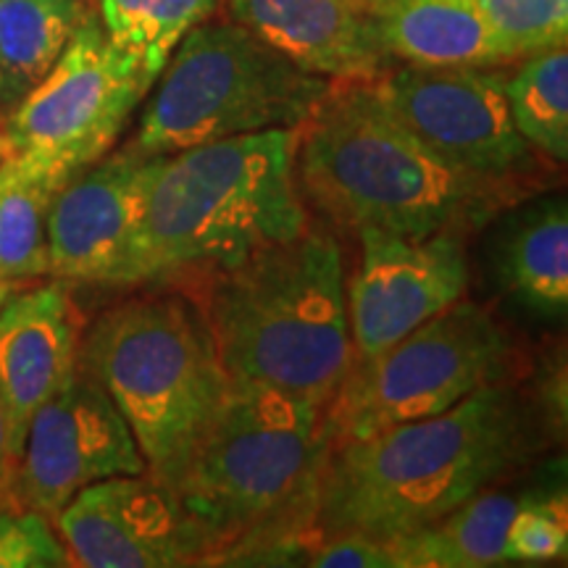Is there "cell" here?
<instances>
[{
  "instance_id": "cell-4",
  "label": "cell",
  "mask_w": 568,
  "mask_h": 568,
  "mask_svg": "<svg viewBox=\"0 0 568 568\" xmlns=\"http://www.w3.org/2000/svg\"><path fill=\"white\" fill-rule=\"evenodd\" d=\"M203 316L230 379L326 408L353 366L343 247L311 226L211 274Z\"/></svg>"
},
{
  "instance_id": "cell-30",
  "label": "cell",
  "mask_w": 568,
  "mask_h": 568,
  "mask_svg": "<svg viewBox=\"0 0 568 568\" xmlns=\"http://www.w3.org/2000/svg\"><path fill=\"white\" fill-rule=\"evenodd\" d=\"M3 155H6V138L3 132H0V161H3Z\"/></svg>"
},
{
  "instance_id": "cell-2",
  "label": "cell",
  "mask_w": 568,
  "mask_h": 568,
  "mask_svg": "<svg viewBox=\"0 0 568 568\" xmlns=\"http://www.w3.org/2000/svg\"><path fill=\"white\" fill-rule=\"evenodd\" d=\"M301 197L339 230L406 237L471 232L521 187L468 176L437 159L379 101L372 82H332L297 130Z\"/></svg>"
},
{
  "instance_id": "cell-24",
  "label": "cell",
  "mask_w": 568,
  "mask_h": 568,
  "mask_svg": "<svg viewBox=\"0 0 568 568\" xmlns=\"http://www.w3.org/2000/svg\"><path fill=\"white\" fill-rule=\"evenodd\" d=\"M508 63L568 40V0H479Z\"/></svg>"
},
{
  "instance_id": "cell-21",
  "label": "cell",
  "mask_w": 568,
  "mask_h": 568,
  "mask_svg": "<svg viewBox=\"0 0 568 568\" xmlns=\"http://www.w3.org/2000/svg\"><path fill=\"white\" fill-rule=\"evenodd\" d=\"M61 187L21 155L0 161V276L9 282L48 274V213Z\"/></svg>"
},
{
  "instance_id": "cell-22",
  "label": "cell",
  "mask_w": 568,
  "mask_h": 568,
  "mask_svg": "<svg viewBox=\"0 0 568 568\" xmlns=\"http://www.w3.org/2000/svg\"><path fill=\"white\" fill-rule=\"evenodd\" d=\"M101 27L119 51L155 84L184 34L216 11L219 0H98Z\"/></svg>"
},
{
  "instance_id": "cell-11",
  "label": "cell",
  "mask_w": 568,
  "mask_h": 568,
  "mask_svg": "<svg viewBox=\"0 0 568 568\" xmlns=\"http://www.w3.org/2000/svg\"><path fill=\"white\" fill-rule=\"evenodd\" d=\"M148 474L138 439L109 393L80 366L32 416L9 487L19 508L53 521L80 489Z\"/></svg>"
},
{
  "instance_id": "cell-7",
  "label": "cell",
  "mask_w": 568,
  "mask_h": 568,
  "mask_svg": "<svg viewBox=\"0 0 568 568\" xmlns=\"http://www.w3.org/2000/svg\"><path fill=\"white\" fill-rule=\"evenodd\" d=\"M159 77L130 145L145 155L251 132L301 130L332 84L234 21L193 27Z\"/></svg>"
},
{
  "instance_id": "cell-9",
  "label": "cell",
  "mask_w": 568,
  "mask_h": 568,
  "mask_svg": "<svg viewBox=\"0 0 568 568\" xmlns=\"http://www.w3.org/2000/svg\"><path fill=\"white\" fill-rule=\"evenodd\" d=\"M151 88L101 21L84 17L53 69L13 109L6 153L67 184L111 153Z\"/></svg>"
},
{
  "instance_id": "cell-26",
  "label": "cell",
  "mask_w": 568,
  "mask_h": 568,
  "mask_svg": "<svg viewBox=\"0 0 568 568\" xmlns=\"http://www.w3.org/2000/svg\"><path fill=\"white\" fill-rule=\"evenodd\" d=\"M71 566L69 550L38 510H0V568H61Z\"/></svg>"
},
{
  "instance_id": "cell-15",
  "label": "cell",
  "mask_w": 568,
  "mask_h": 568,
  "mask_svg": "<svg viewBox=\"0 0 568 568\" xmlns=\"http://www.w3.org/2000/svg\"><path fill=\"white\" fill-rule=\"evenodd\" d=\"M80 311L61 280L0 305V400L17 460L32 416L80 368Z\"/></svg>"
},
{
  "instance_id": "cell-12",
  "label": "cell",
  "mask_w": 568,
  "mask_h": 568,
  "mask_svg": "<svg viewBox=\"0 0 568 568\" xmlns=\"http://www.w3.org/2000/svg\"><path fill=\"white\" fill-rule=\"evenodd\" d=\"M355 234L361 258L347 282L353 361L387 351L466 295L464 232L406 237L364 226Z\"/></svg>"
},
{
  "instance_id": "cell-5",
  "label": "cell",
  "mask_w": 568,
  "mask_h": 568,
  "mask_svg": "<svg viewBox=\"0 0 568 568\" xmlns=\"http://www.w3.org/2000/svg\"><path fill=\"white\" fill-rule=\"evenodd\" d=\"M326 453L322 406L230 379L174 493L211 537L213 552L303 535L314 527V493Z\"/></svg>"
},
{
  "instance_id": "cell-16",
  "label": "cell",
  "mask_w": 568,
  "mask_h": 568,
  "mask_svg": "<svg viewBox=\"0 0 568 568\" xmlns=\"http://www.w3.org/2000/svg\"><path fill=\"white\" fill-rule=\"evenodd\" d=\"M234 24L329 82H372L395 67L368 0H226Z\"/></svg>"
},
{
  "instance_id": "cell-14",
  "label": "cell",
  "mask_w": 568,
  "mask_h": 568,
  "mask_svg": "<svg viewBox=\"0 0 568 568\" xmlns=\"http://www.w3.org/2000/svg\"><path fill=\"white\" fill-rule=\"evenodd\" d=\"M155 161L159 155L126 145L63 184L48 213V274L61 282L132 284Z\"/></svg>"
},
{
  "instance_id": "cell-13",
  "label": "cell",
  "mask_w": 568,
  "mask_h": 568,
  "mask_svg": "<svg viewBox=\"0 0 568 568\" xmlns=\"http://www.w3.org/2000/svg\"><path fill=\"white\" fill-rule=\"evenodd\" d=\"M71 566L172 568L201 564L211 537L174 489L151 474L111 477L80 489L53 518Z\"/></svg>"
},
{
  "instance_id": "cell-25",
  "label": "cell",
  "mask_w": 568,
  "mask_h": 568,
  "mask_svg": "<svg viewBox=\"0 0 568 568\" xmlns=\"http://www.w3.org/2000/svg\"><path fill=\"white\" fill-rule=\"evenodd\" d=\"M566 497H521L503 542L506 564H550L566 558Z\"/></svg>"
},
{
  "instance_id": "cell-17",
  "label": "cell",
  "mask_w": 568,
  "mask_h": 568,
  "mask_svg": "<svg viewBox=\"0 0 568 568\" xmlns=\"http://www.w3.org/2000/svg\"><path fill=\"white\" fill-rule=\"evenodd\" d=\"M382 48L410 67H506L479 0H368Z\"/></svg>"
},
{
  "instance_id": "cell-1",
  "label": "cell",
  "mask_w": 568,
  "mask_h": 568,
  "mask_svg": "<svg viewBox=\"0 0 568 568\" xmlns=\"http://www.w3.org/2000/svg\"><path fill=\"white\" fill-rule=\"evenodd\" d=\"M524 453L521 406L497 382L445 414L332 445L316 481L314 527L393 542L493 487Z\"/></svg>"
},
{
  "instance_id": "cell-18",
  "label": "cell",
  "mask_w": 568,
  "mask_h": 568,
  "mask_svg": "<svg viewBox=\"0 0 568 568\" xmlns=\"http://www.w3.org/2000/svg\"><path fill=\"white\" fill-rule=\"evenodd\" d=\"M497 284L539 318L568 308V211L564 197L531 205L503 226L493 258Z\"/></svg>"
},
{
  "instance_id": "cell-20",
  "label": "cell",
  "mask_w": 568,
  "mask_h": 568,
  "mask_svg": "<svg viewBox=\"0 0 568 568\" xmlns=\"http://www.w3.org/2000/svg\"><path fill=\"white\" fill-rule=\"evenodd\" d=\"M84 13L77 0H0V101H21L38 84Z\"/></svg>"
},
{
  "instance_id": "cell-23",
  "label": "cell",
  "mask_w": 568,
  "mask_h": 568,
  "mask_svg": "<svg viewBox=\"0 0 568 568\" xmlns=\"http://www.w3.org/2000/svg\"><path fill=\"white\" fill-rule=\"evenodd\" d=\"M510 122L535 153L564 163L568 159V51L552 48L521 59L506 77Z\"/></svg>"
},
{
  "instance_id": "cell-3",
  "label": "cell",
  "mask_w": 568,
  "mask_h": 568,
  "mask_svg": "<svg viewBox=\"0 0 568 568\" xmlns=\"http://www.w3.org/2000/svg\"><path fill=\"white\" fill-rule=\"evenodd\" d=\"M295 151L297 130H266L159 155L132 284L226 272L308 230Z\"/></svg>"
},
{
  "instance_id": "cell-19",
  "label": "cell",
  "mask_w": 568,
  "mask_h": 568,
  "mask_svg": "<svg viewBox=\"0 0 568 568\" xmlns=\"http://www.w3.org/2000/svg\"><path fill=\"white\" fill-rule=\"evenodd\" d=\"M518 500L500 489H481L426 527L387 542L397 568H485L506 564L503 542Z\"/></svg>"
},
{
  "instance_id": "cell-27",
  "label": "cell",
  "mask_w": 568,
  "mask_h": 568,
  "mask_svg": "<svg viewBox=\"0 0 568 568\" xmlns=\"http://www.w3.org/2000/svg\"><path fill=\"white\" fill-rule=\"evenodd\" d=\"M305 564L316 568H397L393 548L361 535H322Z\"/></svg>"
},
{
  "instance_id": "cell-6",
  "label": "cell",
  "mask_w": 568,
  "mask_h": 568,
  "mask_svg": "<svg viewBox=\"0 0 568 568\" xmlns=\"http://www.w3.org/2000/svg\"><path fill=\"white\" fill-rule=\"evenodd\" d=\"M80 366L124 416L148 474L176 489L230 387L201 305L153 295L105 311Z\"/></svg>"
},
{
  "instance_id": "cell-31",
  "label": "cell",
  "mask_w": 568,
  "mask_h": 568,
  "mask_svg": "<svg viewBox=\"0 0 568 568\" xmlns=\"http://www.w3.org/2000/svg\"><path fill=\"white\" fill-rule=\"evenodd\" d=\"M3 493H6V485H3V481H0V500H3Z\"/></svg>"
},
{
  "instance_id": "cell-29",
  "label": "cell",
  "mask_w": 568,
  "mask_h": 568,
  "mask_svg": "<svg viewBox=\"0 0 568 568\" xmlns=\"http://www.w3.org/2000/svg\"><path fill=\"white\" fill-rule=\"evenodd\" d=\"M11 290H13V282L6 280V276H0V305H3L6 301H9Z\"/></svg>"
},
{
  "instance_id": "cell-8",
  "label": "cell",
  "mask_w": 568,
  "mask_h": 568,
  "mask_svg": "<svg viewBox=\"0 0 568 568\" xmlns=\"http://www.w3.org/2000/svg\"><path fill=\"white\" fill-rule=\"evenodd\" d=\"M510 343L495 316L464 301L439 311L387 351L353 361L324 408L332 445L437 416L506 374Z\"/></svg>"
},
{
  "instance_id": "cell-10",
  "label": "cell",
  "mask_w": 568,
  "mask_h": 568,
  "mask_svg": "<svg viewBox=\"0 0 568 568\" xmlns=\"http://www.w3.org/2000/svg\"><path fill=\"white\" fill-rule=\"evenodd\" d=\"M500 67H393L374 90L437 159L485 182L518 187L535 151L516 132Z\"/></svg>"
},
{
  "instance_id": "cell-28",
  "label": "cell",
  "mask_w": 568,
  "mask_h": 568,
  "mask_svg": "<svg viewBox=\"0 0 568 568\" xmlns=\"http://www.w3.org/2000/svg\"><path fill=\"white\" fill-rule=\"evenodd\" d=\"M13 466H17V458H13V447H11L9 414H6L3 400H0V481H3L6 487H9Z\"/></svg>"
}]
</instances>
